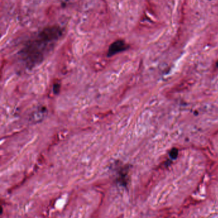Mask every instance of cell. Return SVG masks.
Returning <instances> with one entry per match:
<instances>
[{
	"instance_id": "6",
	"label": "cell",
	"mask_w": 218,
	"mask_h": 218,
	"mask_svg": "<svg viewBox=\"0 0 218 218\" xmlns=\"http://www.w3.org/2000/svg\"><path fill=\"white\" fill-rule=\"evenodd\" d=\"M216 65H217V67H218V61H217V64H216Z\"/></svg>"
},
{
	"instance_id": "5",
	"label": "cell",
	"mask_w": 218,
	"mask_h": 218,
	"mask_svg": "<svg viewBox=\"0 0 218 218\" xmlns=\"http://www.w3.org/2000/svg\"><path fill=\"white\" fill-rule=\"evenodd\" d=\"M54 87H60V85H59V84H55ZM59 91H60V87L56 88H54V91L55 94H58Z\"/></svg>"
},
{
	"instance_id": "1",
	"label": "cell",
	"mask_w": 218,
	"mask_h": 218,
	"mask_svg": "<svg viewBox=\"0 0 218 218\" xmlns=\"http://www.w3.org/2000/svg\"><path fill=\"white\" fill-rule=\"evenodd\" d=\"M61 35L59 26L45 28L21 51V56L26 65L33 67L42 62Z\"/></svg>"
},
{
	"instance_id": "2",
	"label": "cell",
	"mask_w": 218,
	"mask_h": 218,
	"mask_svg": "<svg viewBox=\"0 0 218 218\" xmlns=\"http://www.w3.org/2000/svg\"><path fill=\"white\" fill-rule=\"evenodd\" d=\"M129 48L128 44H126L123 40H118L113 42L107 51V56L111 57L117 53L123 52Z\"/></svg>"
},
{
	"instance_id": "4",
	"label": "cell",
	"mask_w": 218,
	"mask_h": 218,
	"mask_svg": "<svg viewBox=\"0 0 218 218\" xmlns=\"http://www.w3.org/2000/svg\"><path fill=\"white\" fill-rule=\"evenodd\" d=\"M178 154H179V152H178V149L174 148L171 150V152L170 153V156L171 158H172V159H176L178 156Z\"/></svg>"
},
{
	"instance_id": "3",
	"label": "cell",
	"mask_w": 218,
	"mask_h": 218,
	"mask_svg": "<svg viewBox=\"0 0 218 218\" xmlns=\"http://www.w3.org/2000/svg\"><path fill=\"white\" fill-rule=\"evenodd\" d=\"M47 110L45 107H41L38 108L37 110L33 111L31 114L30 120L34 123H37L42 121L44 118L46 116Z\"/></svg>"
}]
</instances>
